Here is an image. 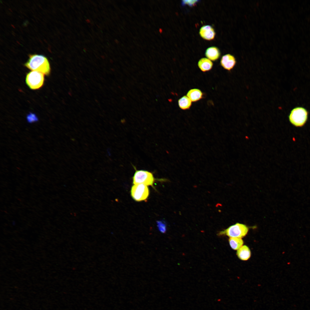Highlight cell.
I'll use <instances>...</instances> for the list:
<instances>
[{
    "label": "cell",
    "instance_id": "cell-3",
    "mask_svg": "<svg viewBox=\"0 0 310 310\" xmlns=\"http://www.w3.org/2000/svg\"><path fill=\"white\" fill-rule=\"evenodd\" d=\"M308 116V112L304 108L297 107L291 111L289 116L290 122L297 127L303 126L306 123Z\"/></svg>",
    "mask_w": 310,
    "mask_h": 310
},
{
    "label": "cell",
    "instance_id": "cell-16",
    "mask_svg": "<svg viewBox=\"0 0 310 310\" xmlns=\"http://www.w3.org/2000/svg\"><path fill=\"white\" fill-rule=\"evenodd\" d=\"M26 119L28 123H32L37 122L38 118L35 114L30 113L27 115Z\"/></svg>",
    "mask_w": 310,
    "mask_h": 310
},
{
    "label": "cell",
    "instance_id": "cell-2",
    "mask_svg": "<svg viewBox=\"0 0 310 310\" xmlns=\"http://www.w3.org/2000/svg\"><path fill=\"white\" fill-rule=\"evenodd\" d=\"M249 230V228L247 225L237 222L219 232L218 235V236L226 235L230 238H241L247 235Z\"/></svg>",
    "mask_w": 310,
    "mask_h": 310
},
{
    "label": "cell",
    "instance_id": "cell-13",
    "mask_svg": "<svg viewBox=\"0 0 310 310\" xmlns=\"http://www.w3.org/2000/svg\"><path fill=\"white\" fill-rule=\"evenodd\" d=\"M192 102L187 96H184L179 99L178 104L181 109L186 110L190 108L192 105Z\"/></svg>",
    "mask_w": 310,
    "mask_h": 310
},
{
    "label": "cell",
    "instance_id": "cell-4",
    "mask_svg": "<svg viewBox=\"0 0 310 310\" xmlns=\"http://www.w3.org/2000/svg\"><path fill=\"white\" fill-rule=\"evenodd\" d=\"M135 171L133 177L134 184H143L147 186H153L155 178L152 173L143 170H137L134 167Z\"/></svg>",
    "mask_w": 310,
    "mask_h": 310
},
{
    "label": "cell",
    "instance_id": "cell-18",
    "mask_svg": "<svg viewBox=\"0 0 310 310\" xmlns=\"http://www.w3.org/2000/svg\"><path fill=\"white\" fill-rule=\"evenodd\" d=\"M86 21L87 23L90 22V20H88V19H87V20H86Z\"/></svg>",
    "mask_w": 310,
    "mask_h": 310
},
{
    "label": "cell",
    "instance_id": "cell-10",
    "mask_svg": "<svg viewBox=\"0 0 310 310\" xmlns=\"http://www.w3.org/2000/svg\"><path fill=\"white\" fill-rule=\"evenodd\" d=\"M198 66L200 70L204 72L210 70L213 66L212 61L206 58H202L199 60L198 62Z\"/></svg>",
    "mask_w": 310,
    "mask_h": 310
},
{
    "label": "cell",
    "instance_id": "cell-11",
    "mask_svg": "<svg viewBox=\"0 0 310 310\" xmlns=\"http://www.w3.org/2000/svg\"><path fill=\"white\" fill-rule=\"evenodd\" d=\"M237 255L240 259L246 261L250 257L251 252L249 247L246 245H243L237 250Z\"/></svg>",
    "mask_w": 310,
    "mask_h": 310
},
{
    "label": "cell",
    "instance_id": "cell-6",
    "mask_svg": "<svg viewBox=\"0 0 310 310\" xmlns=\"http://www.w3.org/2000/svg\"><path fill=\"white\" fill-rule=\"evenodd\" d=\"M131 195L135 201L140 202L146 199L149 191L148 186L143 184H134L131 188Z\"/></svg>",
    "mask_w": 310,
    "mask_h": 310
},
{
    "label": "cell",
    "instance_id": "cell-7",
    "mask_svg": "<svg viewBox=\"0 0 310 310\" xmlns=\"http://www.w3.org/2000/svg\"><path fill=\"white\" fill-rule=\"evenodd\" d=\"M237 63L235 57L230 54H225L222 57L220 64L224 69L230 71L235 66Z\"/></svg>",
    "mask_w": 310,
    "mask_h": 310
},
{
    "label": "cell",
    "instance_id": "cell-5",
    "mask_svg": "<svg viewBox=\"0 0 310 310\" xmlns=\"http://www.w3.org/2000/svg\"><path fill=\"white\" fill-rule=\"evenodd\" d=\"M44 81V74L36 71H32L28 73L26 77V82L31 89L37 90L43 85Z\"/></svg>",
    "mask_w": 310,
    "mask_h": 310
},
{
    "label": "cell",
    "instance_id": "cell-9",
    "mask_svg": "<svg viewBox=\"0 0 310 310\" xmlns=\"http://www.w3.org/2000/svg\"><path fill=\"white\" fill-rule=\"evenodd\" d=\"M205 55L207 58L211 61H214L220 57L221 52L218 48L212 46L208 48L206 50Z\"/></svg>",
    "mask_w": 310,
    "mask_h": 310
},
{
    "label": "cell",
    "instance_id": "cell-17",
    "mask_svg": "<svg viewBox=\"0 0 310 310\" xmlns=\"http://www.w3.org/2000/svg\"><path fill=\"white\" fill-rule=\"evenodd\" d=\"M199 1V0H183L182 1L181 5L183 6L187 5L189 7H192L195 6Z\"/></svg>",
    "mask_w": 310,
    "mask_h": 310
},
{
    "label": "cell",
    "instance_id": "cell-15",
    "mask_svg": "<svg viewBox=\"0 0 310 310\" xmlns=\"http://www.w3.org/2000/svg\"><path fill=\"white\" fill-rule=\"evenodd\" d=\"M157 225L159 230L161 233H165L166 230V227L165 223L162 221H157Z\"/></svg>",
    "mask_w": 310,
    "mask_h": 310
},
{
    "label": "cell",
    "instance_id": "cell-8",
    "mask_svg": "<svg viewBox=\"0 0 310 310\" xmlns=\"http://www.w3.org/2000/svg\"><path fill=\"white\" fill-rule=\"evenodd\" d=\"M199 33L202 38L207 40L214 39L216 34L214 28L209 25L202 26L200 29Z\"/></svg>",
    "mask_w": 310,
    "mask_h": 310
},
{
    "label": "cell",
    "instance_id": "cell-14",
    "mask_svg": "<svg viewBox=\"0 0 310 310\" xmlns=\"http://www.w3.org/2000/svg\"><path fill=\"white\" fill-rule=\"evenodd\" d=\"M229 242L231 248L235 250H237L242 247L243 241L241 238L230 237L229 239Z\"/></svg>",
    "mask_w": 310,
    "mask_h": 310
},
{
    "label": "cell",
    "instance_id": "cell-1",
    "mask_svg": "<svg viewBox=\"0 0 310 310\" xmlns=\"http://www.w3.org/2000/svg\"><path fill=\"white\" fill-rule=\"evenodd\" d=\"M24 65L30 70L41 72L47 75L50 73L51 68L49 61L46 57L42 55L30 54Z\"/></svg>",
    "mask_w": 310,
    "mask_h": 310
},
{
    "label": "cell",
    "instance_id": "cell-12",
    "mask_svg": "<svg viewBox=\"0 0 310 310\" xmlns=\"http://www.w3.org/2000/svg\"><path fill=\"white\" fill-rule=\"evenodd\" d=\"M203 95L202 92L200 90L194 88L189 90L187 92L186 96L192 102H196L202 99Z\"/></svg>",
    "mask_w": 310,
    "mask_h": 310
}]
</instances>
